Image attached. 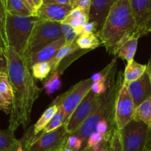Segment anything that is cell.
Here are the masks:
<instances>
[{
    "label": "cell",
    "instance_id": "cell-12",
    "mask_svg": "<svg viewBox=\"0 0 151 151\" xmlns=\"http://www.w3.org/2000/svg\"><path fill=\"white\" fill-rule=\"evenodd\" d=\"M71 4H42L35 16L41 19L61 23L72 10Z\"/></svg>",
    "mask_w": 151,
    "mask_h": 151
},
{
    "label": "cell",
    "instance_id": "cell-23",
    "mask_svg": "<svg viewBox=\"0 0 151 151\" xmlns=\"http://www.w3.org/2000/svg\"><path fill=\"white\" fill-rule=\"evenodd\" d=\"M5 9L7 13L18 16H33L22 0H6Z\"/></svg>",
    "mask_w": 151,
    "mask_h": 151
},
{
    "label": "cell",
    "instance_id": "cell-18",
    "mask_svg": "<svg viewBox=\"0 0 151 151\" xmlns=\"http://www.w3.org/2000/svg\"><path fill=\"white\" fill-rule=\"evenodd\" d=\"M80 50L81 49L77 44L76 41H74L73 43H71V44H66H66L63 47H61L60 50L58 52L56 55L50 61H49L52 67L51 74L58 70L59 65L63 61V59L66 58L68 56L71 55L73 53L76 52Z\"/></svg>",
    "mask_w": 151,
    "mask_h": 151
},
{
    "label": "cell",
    "instance_id": "cell-37",
    "mask_svg": "<svg viewBox=\"0 0 151 151\" xmlns=\"http://www.w3.org/2000/svg\"><path fill=\"white\" fill-rule=\"evenodd\" d=\"M81 32L82 35L84 33H90V32H95L97 34V24L92 22H86L81 27Z\"/></svg>",
    "mask_w": 151,
    "mask_h": 151
},
{
    "label": "cell",
    "instance_id": "cell-10",
    "mask_svg": "<svg viewBox=\"0 0 151 151\" xmlns=\"http://www.w3.org/2000/svg\"><path fill=\"white\" fill-rule=\"evenodd\" d=\"M135 109L132 97L124 81L118 93L115 104V125L116 129L121 131L134 119Z\"/></svg>",
    "mask_w": 151,
    "mask_h": 151
},
{
    "label": "cell",
    "instance_id": "cell-47",
    "mask_svg": "<svg viewBox=\"0 0 151 151\" xmlns=\"http://www.w3.org/2000/svg\"><path fill=\"white\" fill-rule=\"evenodd\" d=\"M142 151H150V149H149L148 147H146Z\"/></svg>",
    "mask_w": 151,
    "mask_h": 151
},
{
    "label": "cell",
    "instance_id": "cell-17",
    "mask_svg": "<svg viewBox=\"0 0 151 151\" xmlns=\"http://www.w3.org/2000/svg\"><path fill=\"white\" fill-rule=\"evenodd\" d=\"M88 22V15L85 11L80 8L72 9L71 13L67 17L61 22V24H66L72 26L76 31L78 36L82 35L81 27L84 24Z\"/></svg>",
    "mask_w": 151,
    "mask_h": 151
},
{
    "label": "cell",
    "instance_id": "cell-34",
    "mask_svg": "<svg viewBox=\"0 0 151 151\" xmlns=\"http://www.w3.org/2000/svg\"><path fill=\"white\" fill-rule=\"evenodd\" d=\"M108 88L107 82H97V83H92L91 84V91L94 94L97 95H102L106 91Z\"/></svg>",
    "mask_w": 151,
    "mask_h": 151
},
{
    "label": "cell",
    "instance_id": "cell-32",
    "mask_svg": "<svg viewBox=\"0 0 151 151\" xmlns=\"http://www.w3.org/2000/svg\"><path fill=\"white\" fill-rule=\"evenodd\" d=\"M91 1L92 0H75L72 5V8L82 9L87 14L89 15L90 8H91Z\"/></svg>",
    "mask_w": 151,
    "mask_h": 151
},
{
    "label": "cell",
    "instance_id": "cell-1",
    "mask_svg": "<svg viewBox=\"0 0 151 151\" xmlns=\"http://www.w3.org/2000/svg\"><path fill=\"white\" fill-rule=\"evenodd\" d=\"M5 52L7 73L13 92L8 128L14 132L21 125L24 128L27 126L33 104L41 89L37 86L31 68L24 58L10 47L6 49Z\"/></svg>",
    "mask_w": 151,
    "mask_h": 151
},
{
    "label": "cell",
    "instance_id": "cell-50",
    "mask_svg": "<svg viewBox=\"0 0 151 151\" xmlns=\"http://www.w3.org/2000/svg\"><path fill=\"white\" fill-rule=\"evenodd\" d=\"M149 32H151V29H150V31H149Z\"/></svg>",
    "mask_w": 151,
    "mask_h": 151
},
{
    "label": "cell",
    "instance_id": "cell-3",
    "mask_svg": "<svg viewBox=\"0 0 151 151\" xmlns=\"http://www.w3.org/2000/svg\"><path fill=\"white\" fill-rule=\"evenodd\" d=\"M116 75V63L113 67L108 79V88L106 92L102 94L101 101L98 107L91 116L84 122L81 128L75 133V135L83 142L86 147L87 139L91 133L95 131L96 125L102 119H106L109 125V133L113 134L116 129L115 125V104L118 93L124 83V73L119 72ZM108 132V133H109Z\"/></svg>",
    "mask_w": 151,
    "mask_h": 151
},
{
    "label": "cell",
    "instance_id": "cell-39",
    "mask_svg": "<svg viewBox=\"0 0 151 151\" xmlns=\"http://www.w3.org/2000/svg\"><path fill=\"white\" fill-rule=\"evenodd\" d=\"M43 4H71L70 0H43Z\"/></svg>",
    "mask_w": 151,
    "mask_h": 151
},
{
    "label": "cell",
    "instance_id": "cell-11",
    "mask_svg": "<svg viewBox=\"0 0 151 151\" xmlns=\"http://www.w3.org/2000/svg\"><path fill=\"white\" fill-rule=\"evenodd\" d=\"M137 24L139 37L148 33L151 29V0H129Z\"/></svg>",
    "mask_w": 151,
    "mask_h": 151
},
{
    "label": "cell",
    "instance_id": "cell-31",
    "mask_svg": "<svg viewBox=\"0 0 151 151\" xmlns=\"http://www.w3.org/2000/svg\"><path fill=\"white\" fill-rule=\"evenodd\" d=\"M109 151H122L120 132L119 130H116L113 133L109 142Z\"/></svg>",
    "mask_w": 151,
    "mask_h": 151
},
{
    "label": "cell",
    "instance_id": "cell-29",
    "mask_svg": "<svg viewBox=\"0 0 151 151\" xmlns=\"http://www.w3.org/2000/svg\"><path fill=\"white\" fill-rule=\"evenodd\" d=\"M66 147H69L73 151H81L83 149V142L75 134H72L68 137Z\"/></svg>",
    "mask_w": 151,
    "mask_h": 151
},
{
    "label": "cell",
    "instance_id": "cell-21",
    "mask_svg": "<svg viewBox=\"0 0 151 151\" xmlns=\"http://www.w3.org/2000/svg\"><path fill=\"white\" fill-rule=\"evenodd\" d=\"M134 119L144 122L151 132V97L136 108Z\"/></svg>",
    "mask_w": 151,
    "mask_h": 151
},
{
    "label": "cell",
    "instance_id": "cell-35",
    "mask_svg": "<svg viewBox=\"0 0 151 151\" xmlns=\"http://www.w3.org/2000/svg\"><path fill=\"white\" fill-rule=\"evenodd\" d=\"M7 60L5 50L0 47V75L2 73H7Z\"/></svg>",
    "mask_w": 151,
    "mask_h": 151
},
{
    "label": "cell",
    "instance_id": "cell-8",
    "mask_svg": "<svg viewBox=\"0 0 151 151\" xmlns=\"http://www.w3.org/2000/svg\"><path fill=\"white\" fill-rule=\"evenodd\" d=\"M101 97L102 95L94 94L91 90L86 96L65 125L69 135L75 134L96 110L101 101Z\"/></svg>",
    "mask_w": 151,
    "mask_h": 151
},
{
    "label": "cell",
    "instance_id": "cell-27",
    "mask_svg": "<svg viewBox=\"0 0 151 151\" xmlns=\"http://www.w3.org/2000/svg\"><path fill=\"white\" fill-rule=\"evenodd\" d=\"M31 72L34 78L42 81L47 78L49 74L51 73L52 67L50 62H41L34 64L31 66Z\"/></svg>",
    "mask_w": 151,
    "mask_h": 151
},
{
    "label": "cell",
    "instance_id": "cell-22",
    "mask_svg": "<svg viewBox=\"0 0 151 151\" xmlns=\"http://www.w3.org/2000/svg\"><path fill=\"white\" fill-rule=\"evenodd\" d=\"M76 43L83 50H91L97 48L101 44V41L95 32L84 33L78 37Z\"/></svg>",
    "mask_w": 151,
    "mask_h": 151
},
{
    "label": "cell",
    "instance_id": "cell-44",
    "mask_svg": "<svg viewBox=\"0 0 151 151\" xmlns=\"http://www.w3.org/2000/svg\"><path fill=\"white\" fill-rule=\"evenodd\" d=\"M16 151H25L24 150V148H23V147H22V145H21L20 142H19V146H18L17 148H16Z\"/></svg>",
    "mask_w": 151,
    "mask_h": 151
},
{
    "label": "cell",
    "instance_id": "cell-9",
    "mask_svg": "<svg viewBox=\"0 0 151 151\" xmlns=\"http://www.w3.org/2000/svg\"><path fill=\"white\" fill-rule=\"evenodd\" d=\"M69 134L63 125L58 129L37 137L24 149L25 151H62L66 147Z\"/></svg>",
    "mask_w": 151,
    "mask_h": 151
},
{
    "label": "cell",
    "instance_id": "cell-38",
    "mask_svg": "<svg viewBox=\"0 0 151 151\" xmlns=\"http://www.w3.org/2000/svg\"><path fill=\"white\" fill-rule=\"evenodd\" d=\"M12 105L10 104L0 93V111L4 112L7 114H10Z\"/></svg>",
    "mask_w": 151,
    "mask_h": 151
},
{
    "label": "cell",
    "instance_id": "cell-24",
    "mask_svg": "<svg viewBox=\"0 0 151 151\" xmlns=\"http://www.w3.org/2000/svg\"><path fill=\"white\" fill-rule=\"evenodd\" d=\"M60 73L59 71H55L50 75V78L44 82V89L47 95L51 96L55 91L61 88V81H60Z\"/></svg>",
    "mask_w": 151,
    "mask_h": 151
},
{
    "label": "cell",
    "instance_id": "cell-46",
    "mask_svg": "<svg viewBox=\"0 0 151 151\" xmlns=\"http://www.w3.org/2000/svg\"><path fill=\"white\" fill-rule=\"evenodd\" d=\"M62 151H73L72 150H71L70 148H69V147H65L63 149V150Z\"/></svg>",
    "mask_w": 151,
    "mask_h": 151
},
{
    "label": "cell",
    "instance_id": "cell-15",
    "mask_svg": "<svg viewBox=\"0 0 151 151\" xmlns=\"http://www.w3.org/2000/svg\"><path fill=\"white\" fill-rule=\"evenodd\" d=\"M65 44H66V40L64 37H63L60 39L52 43L50 45L44 47L37 52L24 58V60H26L30 68L35 63L50 61L56 55L60 49L63 47Z\"/></svg>",
    "mask_w": 151,
    "mask_h": 151
},
{
    "label": "cell",
    "instance_id": "cell-14",
    "mask_svg": "<svg viewBox=\"0 0 151 151\" xmlns=\"http://www.w3.org/2000/svg\"><path fill=\"white\" fill-rule=\"evenodd\" d=\"M125 84L132 97L135 108L138 107L145 100L151 97V84L146 73L137 81Z\"/></svg>",
    "mask_w": 151,
    "mask_h": 151
},
{
    "label": "cell",
    "instance_id": "cell-2",
    "mask_svg": "<svg viewBox=\"0 0 151 151\" xmlns=\"http://www.w3.org/2000/svg\"><path fill=\"white\" fill-rule=\"evenodd\" d=\"M137 32V24L129 0H118L111 9L101 30L97 34L106 51L116 55L122 40Z\"/></svg>",
    "mask_w": 151,
    "mask_h": 151
},
{
    "label": "cell",
    "instance_id": "cell-5",
    "mask_svg": "<svg viewBox=\"0 0 151 151\" xmlns=\"http://www.w3.org/2000/svg\"><path fill=\"white\" fill-rule=\"evenodd\" d=\"M63 37L60 22L40 19L32 29L23 58L29 57Z\"/></svg>",
    "mask_w": 151,
    "mask_h": 151
},
{
    "label": "cell",
    "instance_id": "cell-40",
    "mask_svg": "<svg viewBox=\"0 0 151 151\" xmlns=\"http://www.w3.org/2000/svg\"><path fill=\"white\" fill-rule=\"evenodd\" d=\"M22 1L24 3L25 5L27 6V7L30 10V12L32 13V15H33V16H35L37 10L36 9H35V5H34L32 0H22Z\"/></svg>",
    "mask_w": 151,
    "mask_h": 151
},
{
    "label": "cell",
    "instance_id": "cell-45",
    "mask_svg": "<svg viewBox=\"0 0 151 151\" xmlns=\"http://www.w3.org/2000/svg\"><path fill=\"white\" fill-rule=\"evenodd\" d=\"M81 151H94L93 150L92 147H85V148H83V150H81Z\"/></svg>",
    "mask_w": 151,
    "mask_h": 151
},
{
    "label": "cell",
    "instance_id": "cell-48",
    "mask_svg": "<svg viewBox=\"0 0 151 151\" xmlns=\"http://www.w3.org/2000/svg\"><path fill=\"white\" fill-rule=\"evenodd\" d=\"M1 1H2L3 4H4V7H5V4H6V0H1Z\"/></svg>",
    "mask_w": 151,
    "mask_h": 151
},
{
    "label": "cell",
    "instance_id": "cell-25",
    "mask_svg": "<svg viewBox=\"0 0 151 151\" xmlns=\"http://www.w3.org/2000/svg\"><path fill=\"white\" fill-rule=\"evenodd\" d=\"M0 93L10 104H13V88L7 73H2L0 75Z\"/></svg>",
    "mask_w": 151,
    "mask_h": 151
},
{
    "label": "cell",
    "instance_id": "cell-7",
    "mask_svg": "<svg viewBox=\"0 0 151 151\" xmlns=\"http://www.w3.org/2000/svg\"><path fill=\"white\" fill-rule=\"evenodd\" d=\"M119 132L122 151H142L147 147L151 132L144 122L133 119Z\"/></svg>",
    "mask_w": 151,
    "mask_h": 151
},
{
    "label": "cell",
    "instance_id": "cell-26",
    "mask_svg": "<svg viewBox=\"0 0 151 151\" xmlns=\"http://www.w3.org/2000/svg\"><path fill=\"white\" fill-rule=\"evenodd\" d=\"M63 111L60 106H58V111L57 113L54 115L52 118L50 119V122H48L45 128H44L39 136L44 135V134H47V133L52 132L55 130L58 129L60 127H61L63 125ZM38 136V137H39Z\"/></svg>",
    "mask_w": 151,
    "mask_h": 151
},
{
    "label": "cell",
    "instance_id": "cell-49",
    "mask_svg": "<svg viewBox=\"0 0 151 151\" xmlns=\"http://www.w3.org/2000/svg\"><path fill=\"white\" fill-rule=\"evenodd\" d=\"M70 1H71V2H72V4H73L74 1H75V0H70Z\"/></svg>",
    "mask_w": 151,
    "mask_h": 151
},
{
    "label": "cell",
    "instance_id": "cell-36",
    "mask_svg": "<svg viewBox=\"0 0 151 151\" xmlns=\"http://www.w3.org/2000/svg\"><path fill=\"white\" fill-rule=\"evenodd\" d=\"M109 131V125L106 119H102L96 125L95 131L105 137Z\"/></svg>",
    "mask_w": 151,
    "mask_h": 151
},
{
    "label": "cell",
    "instance_id": "cell-4",
    "mask_svg": "<svg viewBox=\"0 0 151 151\" xmlns=\"http://www.w3.org/2000/svg\"><path fill=\"white\" fill-rule=\"evenodd\" d=\"M39 19L36 16H18L7 13L5 35L7 47L23 57L32 29Z\"/></svg>",
    "mask_w": 151,
    "mask_h": 151
},
{
    "label": "cell",
    "instance_id": "cell-16",
    "mask_svg": "<svg viewBox=\"0 0 151 151\" xmlns=\"http://www.w3.org/2000/svg\"><path fill=\"white\" fill-rule=\"evenodd\" d=\"M139 37L137 34L129 35L124 38L119 45L116 51V55L122 60H127L128 63H131L134 60L138 45Z\"/></svg>",
    "mask_w": 151,
    "mask_h": 151
},
{
    "label": "cell",
    "instance_id": "cell-13",
    "mask_svg": "<svg viewBox=\"0 0 151 151\" xmlns=\"http://www.w3.org/2000/svg\"><path fill=\"white\" fill-rule=\"evenodd\" d=\"M118 0H92L88 15V22L97 24V34L101 30L106 18L114 4Z\"/></svg>",
    "mask_w": 151,
    "mask_h": 151
},
{
    "label": "cell",
    "instance_id": "cell-20",
    "mask_svg": "<svg viewBox=\"0 0 151 151\" xmlns=\"http://www.w3.org/2000/svg\"><path fill=\"white\" fill-rule=\"evenodd\" d=\"M19 145L13 131L9 128L0 130V151H16Z\"/></svg>",
    "mask_w": 151,
    "mask_h": 151
},
{
    "label": "cell",
    "instance_id": "cell-19",
    "mask_svg": "<svg viewBox=\"0 0 151 151\" xmlns=\"http://www.w3.org/2000/svg\"><path fill=\"white\" fill-rule=\"evenodd\" d=\"M147 65L141 64L135 60L127 64L124 71V81L125 83L134 82L141 78L145 73Z\"/></svg>",
    "mask_w": 151,
    "mask_h": 151
},
{
    "label": "cell",
    "instance_id": "cell-51",
    "mask_svg": "<svg viewBox=\"0 0 151 151\" xmlns=\"http://www.w3.org/2000/svg\"><path fill=\"white\" fill-rule=\"evenodd\" d=\"M150 151H151V150H150Z\"/></svg>",
    "mask_w": 151,
    "mask_h": 151
},
{
    "label": "cell",
    "instance_id": "cell-42",
    "mask_svg": "<svg viewBox=\"0 0 151 151\" xmlns=\"http://www.w3.org/2000/svg\"><path fill=\"white\" fill-rule=\"evenodd\" d=\"M32 1L35 5L36 10L43 4V0H32Z\"/></svg>",
    "mask_w": 151,
    "mask_h": 151
},
{
    "label": "cell",
    "instance_id": "cell-43",
    "mask_svg": "<svg viewBox=\"0 0 151 151\" xmlns=\"http://www.w3.org/2000/svg\"><path fill=\"white\" fill-rule=\"evenodd\" d=\"M0 47H1L2 48H4L5 50H6V49H7V47H6L5 44H4V40H3V38H2V36H1V32H0Z\"/></svg>",
    "mask_w": 151,
    "mask_h": 151
},
{
    "label": "cell",
    "instance_id": "cell-6",
    "mask_svg": "<svg viewBox=\"0 0 151 151\" xmlns=\"http://www.w3.org/2000/svg\"><path fill=\"white\" fill-rule=\"evenodd\" d=\"M91 78L83 80L69 90L58 96L53 101L52 105L60 106L63 111V125L67 123L70 116L86 96L91 89Z\"/></svg>",
    "mask_w": 151,
    "mask_h": 151
},
{
    "label": "cell",
    "instance_id": "cell-33",
    "mask_svg": "<svg viewBox=\"0 0 151 151\" xmlns=\"http://www.w3.org/2000/svg\"><path fill=\"white\" fill-rule=\"evenodd\" d=\"M103 138H104L103 136H102L101 134L97 133V131H94L88 137L86 142V147H91L94 145L99 144V143H100L103 141Z\"/></svg>",
    "mask_w": 151,
    "mask_h": 151
},
{
    "label": "cell",
    "instance_id": "cell-28",
    "mask_svg": "<svg viewBox=\"0 0 151 151\" xmlns=\"http://www.w3.org/2000/svg\"><path fill=\"white\" fill-rule=\"evenodd\" d=\"M61 24V23H60ZM61 30L63 36L66 40V44H71L78 38V34L72 26L66 24H61Z\"/></svg>",
    "mask_w": 151,
    "mask_h": 151
},
{
    "label": "cell",
    "instance_id": "cell-41",
    "mask_svg": "<svg viewBox=\"0 0 151 151\" xmlns=\"http://www.w3.org/2000/svg\"><path fill=\"white\" fill-rule=\"evenodd\" d=\"M145 73L147 74V76H148L149 79H150V82L151 84V58L149 60L148 63L147 65V68H146Z\"/></svg>",
    "mask_w": 151,
    "mask_h": 151
},
{
    "label": "cell",
    "instance_id": "cell-30",
    "mask_svg": "<svg viewBox=\"0 0 151 151\" xmlns=\"http://www.w3.org/2000/svg\"><path fill=\"white\" fill-rule=\"evenodd\" d=\"M6 16H7V12H6L5 7L3 4L2 1L0 0V32L1 34L4 42L5 44L6 47L7 48V38L5 35V23H6Z\"/></svg>",
    "mask_w": 151,
    "mask_h": 151
}]
</instances>
